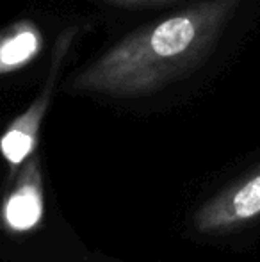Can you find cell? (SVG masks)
<instances>
[{
  "label": "cell",
  "mask_w": 260,
  "mask_h": 262,
  "mask_svg": "<svg viewBox=\"0 0 260 262\" xmlns=\"http://www.w3.org/2000/svg\"><path fill=\"white\" fill-rule=\"evenodd\" d=\"M260 214V171L208 204L196 217L201 230H223Z\"/></svg>",
  "instance_id": "3957f363"
},
{
  "label": "cell",
  "mask_w": 260,
  "mask_h": 262,
  "mask_svg": "<svg viewBox=\"0 0 260 262\" xmlns=\"http://www.w3.org/2000/svg\"><path fill=\"white\" fill-rule=\"evenodd\" d=\"M122 4H132V6H157V4H168L173 0H116Z\"/></svg>",
  "instance_id": "8992f818"
},
{
  "label": "cell",
  "mask_w": 260,
  "mask_h": 262,
  "mask_svg": "<svg viewBox=\"0 0 260 262\" xmlns=\"http://www.w3.org/2000/svg\"><path fill=\"white\" fill-rule=\"evenodd\" d=\"M43 50V34L31 20H20L0 31V75L31 64Z\"/></svg>",
  "instance_id": "5b68a950"
},
{
  "label": "cell",
  "mask_w": 260,
  "mask_h": 262,
  "mask_svg": "<svg viewBox=\"0 0 260 262\" xmlns=\"http://www.w3.org/2000/svg\"><path fill=\"white\" fill-rule=\"evenodd\" d=\"M73 36H75V29H66L57 38L52 52V61H50L49 75L43 82L41 91L34 98V102L25 109V113L14 118L13 123L6 128L4 136L0 138V152L7 161V164L11 166V169H18L34 154L39 128H41L43 118H45L50 102H52L54 88H56V82L61 75V68H63L64 57L73 41Z\"/></svg>",
  "instance_id": "7a4b0ae2"
},
{
  "label": "cell",
  "mask_w": 260,
  "mask_h": 262,
  "mask_svg": "<svg viewBox=\"0 0 260 262\" xmlns=\"http://www.w3.org/2000/svg\"><path fill=\"white\" fill-rule=\"evenodd\" d=\"M243 0H200L134 31L84 66L72 90L139 97L200 66Z\"/></svg>",
  "instance_id": "6da1fadb"
},
{
  "label": "cell",
  "mask_w": 260,
  "mask_h": 262,
  "mask_svg": "<svg viewBox=\"0 0 260 262\" xmlns=\"http://www.w3.org/2000/svg\"><path fill=\"white\" fill-rule=\"evenodd\" d=\"M2 216L11 230L27 232L41 221L43 193L38 159H32L18 177V184L4 202Z\"/></svg>",
  "instance_id": "277c9868"
}]
</instances>
